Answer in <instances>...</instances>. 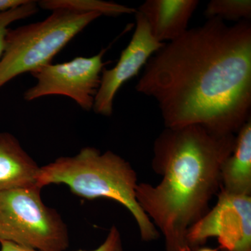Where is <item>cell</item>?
Masks as SVG:
<instances>
[{
    "label": "cell",
    "instance_id": "cell-1",
    "mask_svg": "<svg viewBox=\"0 0 251 251\" xmlns=\"http://www.w3.org/2000/svg\"><path fill=\"white\" fill-rule=\"evenodd\" d=\"M135 90L156 100L165 128L236 134L251 118L250 21L188 29L150 57Z\"/></svg>",
    "mask_w": 251,
    "mask_h": 251
},
{
    "label": "cell",
    "instance_id": "cell-7",
    "mask_svg": "<svg viewBox=\"0 0 251 251\" xmlns=\"http://www.w3.org/2000/svg\"><path fill=\"white\" fill-rule=\"evenodd\" d=\"M220 190L216 206L188 229V247L196 251L216 237L221 251H251V196Z\"/></svg>",
    "mask_w": 251,
    "mask_h": 251
},
{
    "label": "cell",
    "instance_id": "cell-12",
    "mask_svg": "<svg viewBox=\"0 0 251 251\" xmlns=\"http://www.w3.org/2000/svg\"><path fill=\"white\" fill-rule=\"evenodd\" d=\"M38 6L52 11H70L79 14L97 13L101 16H120L125 14H135L136 9L112 1L103 0H43L37 3Z\"/></svg>",
    "mask_w": 251,
    "mask_h": 251
},
{
    "label": "cell",
    "instance_id": "cell-14",
    "mask_svg": "<svg viewBox=\"0 0 251 251\" xmlns=\"http://www.w3.org/2000/svg\"><path fill=\"white\" fill-rule=\"evenodd\" d=\"M38 11L39 6L37 2L28 0L27 2L22 6L0 14V59L4 53L9 26L16 21L34 16Z\"/></svg>",
    "mask_w": 251,
    "mask_h": 251
},
{
    "label": "cell",
    "instance_id": "cell-8",
    "mask_svg": "<svg viewBox=\"0 0 251 251\" xmlns=\"http://www.w3.org/2000/svg\"><path fill=\"white\" fill-rule=\"evenodd\" d=\"M135 18L134 32L116 65L102 72L92 109L98 115L111 116L117 92L127 81L138 75L150 57L166 44L158 42L153 37L146 20L137 10Z\"/></svg>",
    "mask_w": 251,
    "mask_h": 251
},
{
    "label": "cell",
    "instance_id": "cell-17",
    "mask_svg": "<svg viewBox=\"0 0 251 251\" xmlns=\"http://www.w3.org/2000/svg\"><path fill=\"white\" fill-rule=\"evenodd\" d=\"M28 0H0V14L27 3Z\"/></svg>",
    "mask_w": 251,
    "mask_h": 251
},
{
    "label": "cell",
    "instance_id": "cell-4",
    "mask_svg": "<svg viewBox=\"0 0 251 251\" xmlns=\"http://www.w3.org/2000/svg\"><path fill=\"white\" fill-rule=\"evenodd\" d=\"M100 16L59 10L39 22L9 29L0 59V89L15 77L52 63L71 41Z\"/></svg>",
    "mask_w": 251,
    "mask_h": 251
},
{
    "label": "cell",
    "instance_id": "cell-6",
    "mask_svg": "<svg viewBox=\"0 0 251 251\" xmlns=\"http://www.w3.org/2000/svg\"><path fill=\"white\" fill-rule=\"evenodd\" d=\"M103 49L92 57H77L69 62L46 64L31 75L36 83L25 91L23 98L32 101L47 96H64L72 99L85 111L93 109L94 99L106 62Z\"/></svg>",
    "mask_w": 251,
    "mask_h": 251
},
{
    "label": "cell",
    "instance_id": "cell-13",
    "mask_svg": "<svg viewBox=\"0 0 251 251\" xmlns=\"http://www.w3.org/2000/svg\"><path fill=\"white\" fill-rule=\"evenodd\" d=\"M205 16L227 21H250L251 0H211L206 5Z\"/></svg>",
    "mask_w": 251,
    "mask_h": 251
},
{
    "label": "cell",
    "instance_id": "cell-9",
    "mask_svg": "<svg viewBox=\"0 0 251 251\" xmlns=\"http://www.w3.org/2000/svg\"><path fill=\"white\" fill-rule=\"evenodd\" d=\"M199 4L198 0H147L136 10L146 20L153 37L165 44L176 40L188 30Z\"/></svg>",
    "mask_w": 251,
    "mask_h": 251
},
{
    "label": "cell",
    "instance_id": "cell-3",
    "mask_svg": "<svg viewBox=\"0 0 251 251\" xmlns=\"http://www.w3.org/2000/svg\"><path fill=\"white\" fill-rule=\"evenodd\" d=\"M50 184L67 185L74 194L86 200L117 201L134 218L142 240L152 242L159 237L158 229L137 202L136 172L113 151L102 153L98 149L86 147L75 156L59 157L41 166L36 186L42 188Z\"/></svg>",
    "mask_w": 251,
    "mask_h": 251
},
{
    "label": "cell",
    "instance_id": "cell-10",
    "mask_svg": "<svg viewBox=\"0 0 251 251\" xmlns=\"http://www.w3.org/2000/svg\"><path fill=\"white\" fill-rule=\"evenodd\" d=\"M41 166L9 132H0V192L36 186Z\"/></svg>",
    "mask_w": 251,
    "mask_h": 251
},
{
    "label": "cell",
    "instance_id": "cell-5",
    "mask_svg": "<svg viewBox=\"0 0 251 251\" xmlns=\"http://www.w3.org/2000/svg\"><path fill=\"white\" fill-rule=\"evenodd\" d=\"M38 186L0 192V240L40 251H65L69 247L67 224L46 206Z\"/></svg>",
    "mask_w": 251,
    "mask_h": 251
},
{
    "label": "cell",
    "instance_id": "cell-2",
    "mask_svg": "<svg viewBox=\"0 0 251 251\" xmlns=\"http://www.w3.org/2000/svg\"><path fill=\"white\" fill-rule=\"evenodd\" d=\"M235 134H220L201 125L165 128L153 143L156 186L138 183L140 207L164 237L166 251H192L186 236L209 209L221 186V168L233 151Z\"/></svg>",
    "mask_w": 251,
    "mask_h": 251
},
{
    "label": "cell",
    "instance_id": "cell-18",
    "mask_svg": "<svg viewBox=\"0 0 251 251\" xmlns=\"http://www.w3.org/2000/svg\"><path fill=\"white\" fill-rule=\"evenodd\" d=\"M196 251H218V249H211V248L203 247V248H200V249H198V250H196Z\"/></svg>",
    "mask_w": 251,
    "mask_h": 251
},
{
    "label": "cell",
    "instance_id": "cell-11",
    "mask_svg": "<svg viewBox=\"0 0 251 251\" xmlns=\"http://www.w3.org/2000/svg\"><path fill=\"white\" fill-rule=\"evenodd\" d=\"M237 133L233 151L221 168V189L251 196V118Z\"/></svg>",
    "mask_w": 251,
    "mask_h": 251
},
{
    "label": "cell",
    "instance_id": "cell-15",
    "mask_svg": "<svg viewBox=\"0 0 251 251\" xmlns=\"http://www.w3.org/2000/svg\"><path fill=\"white\" fill-rule=\"evenodd\" d=\"M123 251L121 233L115 226H112L104 242L97 249L92 251Z\"/></svg>",
    "mask_w": 251,
    "mask_h": 251
},
{
    "label": "cell",
    "instance_id": "cell-16",
    "mask_svg": "<svg viewBox=\"0 0 251 251\" xmlns=\"http://www.w3.org/2000/svg\"><path fill=\"white\" fill-rule=\"evenodd\" d=\"M0 251H40L9 241L0 240Z\"/></svg>",
    "mask_w": 251,
    "mask_h": 251
}]
</instances>
